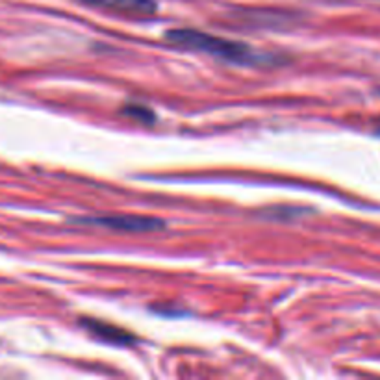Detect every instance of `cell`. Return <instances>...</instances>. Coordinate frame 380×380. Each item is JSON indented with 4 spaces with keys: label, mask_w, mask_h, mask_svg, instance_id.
Instances as JSON below:
<instances>
[{
    "label": "cell",
    "mask_w": 380,
    "mask_h": 380,
    "mask_svg": "<svg viewBox=\"0 0 380 380\" xmlns=\"http://www.w3.org/2000/svg\"><path fill=\"white\" fill-rule=\"evenodd\" d=\"M379 134H380V128H379Z\"/></svg>",
    "instance_id": "6"
},
{
    "label": "cell",
    "mask_w": 380,
    "mask_h": 380,
    "mask_svg": "<svg viewBox=\"0 0 380 380\" xmlns=\"http://www.w3.org/2000/svg\"><path fill=\"white\" fill-rule=\"evenodd\" d=\"M127 116L134 117V119H139V121H143V122H152V121H155V116H152V111L147 110V108H143V106H128Z\"/></svg>",
    "instance_id": "5"
},
{
    "label": "cell",
    "mask_w": 380,
    "mask_h": 380,
    "mask_svg": "<svg viewBox=\"0 0 380 380\" xmlns=\"http://www.w3.org/2000/svg\"><path fill=\"white\" fill-rule=\"evenodd\" d=\"M166 39L171 45H177L180 49L195 50V52H204V54L214 56L219 60L230 61V63H242V65H254L265 61V56L262 52L254 50L248 45L230 41V39L217 38L214 33L200 32L193 28H177L169 30L166 33Z\"/></svg>",
    "instance_id": "1"
},
{
    "label": "cell",
    "mask_w": 380,
    "mask_h": 380,
    "mask_svg": "<svg viewBox=\"0 0 380 380\" xmlns=\"http://www.w3.org/2000/svg\"><path fill=\"white\" fill-rule=\"evenodd\" d=\"M80 223L97 225L119 232H155L166 226V223L156 217H143V215H102V217H88L80 219Z\"/></svg>",
    "instance_id": "2"
},
{
    "label": "cell",
    "mask_w": 380,
    "mask_h": 380,
    "mask_svg": "<svg viewBox=\"0 0 380 380\" xmlns=\"http://www.w3.org/2000/svg\"><path fill=\"white\" fill-rule=\"evenodd\" d=\"M82 325L88 328L91 334H95L100 340H104L108 343H116V345H128V343L134 342V334L122 331L119 326L108 325V323H102V321L95 319H82Z\"/></svg>",
    "instance_id": "4"
},
{
    "label": "cell",
    "mask_w": 380,
    "mask_h": 380,
    "mask_svg": "<svg viewBox=\"0 0 380 380\" xmlns=\"http://www.w3.org/2000/svg\"><path fill=\"white\" fill-rule=\"evenodd\" d=\"M78 2L125 17H149L158 11L156 0H78Z\"/></svg>",
    "instance_id": "3"
}]
</instances>
